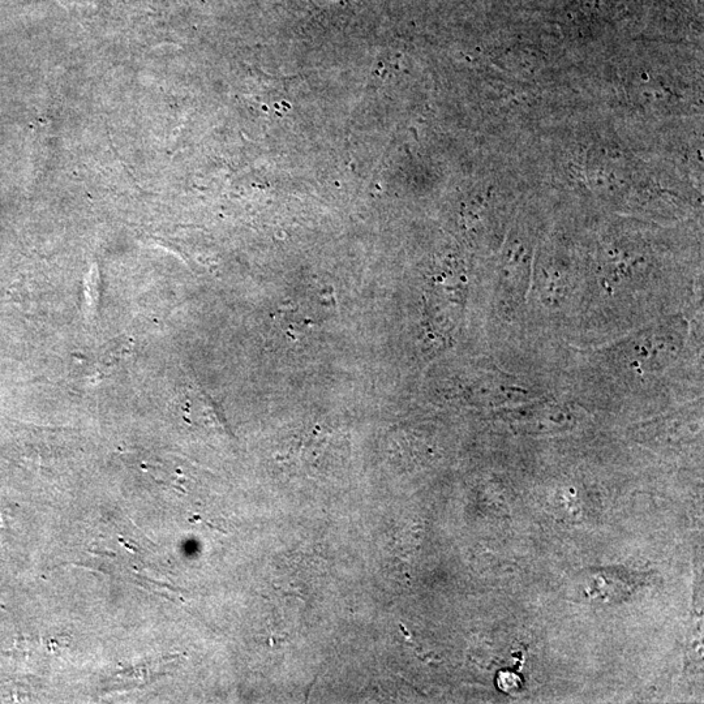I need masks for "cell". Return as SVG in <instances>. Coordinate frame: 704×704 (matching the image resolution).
Masks as SVG:
<instances>
[{"mask_svg": "<svg viewBox=\"0 0 704 704\" xmlns=\"http://www.w3.org/2000/svg\"><path fill=\"white\" fill-rule=\"evenodd\" d=\"M655 333H648L645 336L634 338L629 343V350L625 352V358H630V366L634 369H659L665 366L668 360L676 354L678 349V338L668 341L667 329L654 330Z\"/></svg>", "mask_w": 704, "mask_h": 704, "instance_id": "cell-1", "label": "cell"}]
</instances>
